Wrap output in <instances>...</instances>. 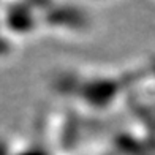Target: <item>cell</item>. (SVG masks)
Listing matches in <instances>:
<instances>
[{"label": "cell", "instance_id": "cell-1", "mask_svg": "<svg viewBox=\"0 0 155 155\" xmlns=\"http://www.w3.org/2000/svg\"><path fill=\"white\" fill-rule=\"evenodd\" d=\"M136 82V73H86L70 71L59 78V94L90 111H108Z\"/></svg>", "mask_w": 155, "mask_h": 155}, {"label": "cell", "instance_id": "cell-2", "mask_svg": "<svg viewBox=\"0 0 155 155\" xmlns=\"http://www.w3.org/2000/svg\"><path fill=\"white\" fill-rule=\"evenodd\" d=\"M41 32H59L78 35L84 33L90 27V16L78 3H57V2H38Z\"/></svg>", "mask_w": 155, "mask_h": 155}, {"label": "cell", "instance_id": "cell-3", "mask_svg": "<svg viewBox=\"0 0 155 155\" xmlns=\"http://www.w3.org/2000/svg\"><path fill=\"white\" fill-rule=\"evenodd\" d=\"M0 155H52L43 144L0 138Z\"/></svg>", "mask_w": 155, "mask_h": 155}, {"label": "cell", "instance_id": "cell-4", "mask_svg": "<svg viewBox=\"0 0 155 155\" xmlns=\"http://www.w3.org/2000/svg\"><path fill=\"white\" fill-rule=\"evenodd\" d=\"M13 43H15V40H13L10 35L5 32L2 22H0V59L10 55L11 49H13Z\"/></svg>", "mask_w": 155, "mask_h": 155}]
</instances>
